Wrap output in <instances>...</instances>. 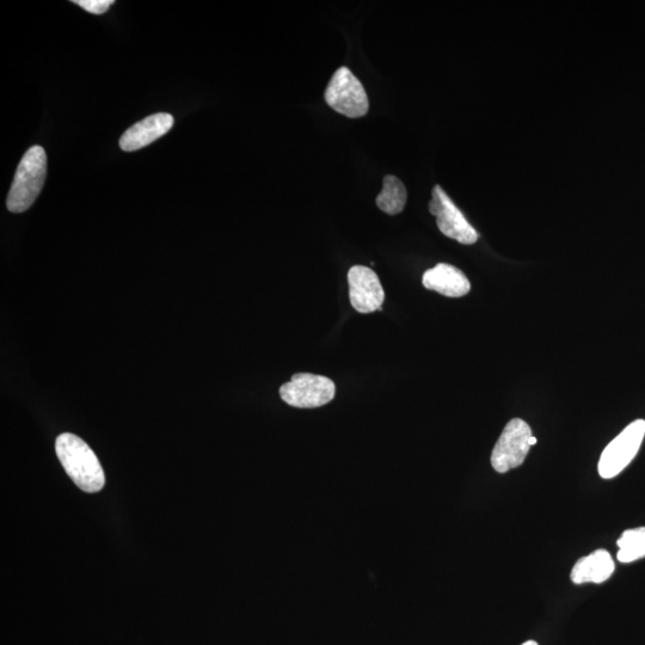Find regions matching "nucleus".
<instances>
[{"instance_id":"nucleus-2","label":"nucleus","mask_w":645,"mask_h":645,"mask_svg":"<svg viewBox=\"0 0 645 645\" xmlns=\"http://www.w3.org/2000/svg\"><path fill=\"white\" fill-rule=\"evenodd\" d=\"M47 175L46 151L33 146L18 165L6 206L12 213H23L33 206L41 193Z\"/></svg>"},{"instance_id":"nucleus-6","label":"nucleus","mask_w":645,"mask_h":645,"mask_svg":"<svg viewBox=\"0 0 645 645\" xmlns=\"http://www.w3.org/2000/svg\"><path fill=\"white\" fill-rule=\"evenodd\" d=\"M531 427L524 420L513 419L503 429L491 453V465L496 472L506 473L519 468L530 452Z\"/></svg>"},{"instance_id":"nucleus-3","label":"nucleus","mask_w":645,"mask_h":645,"mask_svg":"<svg viewBox=\"0 0 645 645\" xmlns=\"http://www.w3.org/2000/svg\"><path fill=\"white\" fill-rule=\"evenodd\" d=\"M325 102L336 113L350 119L362 118L370 109V101L364 85L353 75L348 67H340L330 79L325 90Z\"/></svg>"},{"instance_id":"nucleus-10","label":"nucleus","mask_w":645,"mask_h":645,"mask_svg":"<svg viewBox=\"0 0 645 645\" xmlns=\"http://www.w3.org/2000/svg\"><path fill=\"white\" fill-rule=\"evenodd\" d=\"M423 286L429 291L450 298L466 296L471 290V284L462 270L447 263H439L423 274Z\"/></svg>"},{"instance_id":"nucleus-9","label":"nucleus","mask_w":645,"mask_h":645,"mask_svg":"<svg viewBox=\"0 0 645 645\" xmlns=\"http://www.w3.org/2000/svg\"><path fill=\"white\" fill-rule=\"evenodd\" d=\"M174 122V118L168 113L153 114L127 129L120 139V147L126 152L144 149L167 134Z\"/></svg>"},{"instance_id":"nucleus-7","label":"nucleus","mask_w":645,"mask_h":645,"mask_svg":"<svg viewBox=\"0 0 645 645\" xmlns=\"http://www.w3.org/2000/svg\"><path fill=\"white\" fill-rule=\"evenodd\" d=\"M429 212L434 215L436 225L446 237L464 245L475 244L478 241L477 231L440 186L433 189Z\"/></svg>"},{"instance_id":"nucleus-16","label":"nucleus","mask_w":645,"mask_h":645,"mask_svg":"<svg viewBox=\"0 0 645 645\" xmlns=\"http://www.w3.org/2000/svg\"><path fill=\"white\" fill-rule=\"evenodd\" d=\"M522 645H538V643L534 642V641H528V642H526V643H524Z\"/></svg>"},{"instance_id":"nucleus-13","label":"nucleus","mask_w":645,"mask_h":645,"mask_svg":"<svg viewBox=\"0 0 645 645\" xmlns=\"http://www.w3.org/2000/svg\"><path fill=\"white\" fill-rule=\"evenodd\" d=\"M617 558L622 563H632L645 557V527L626 530L617 542Z\"/></svg>"},{"instance_id":"nucleus-11","label":"nucleus","mask_w":645,"mask_h":645,"mask_svg":"<svg viewBox=\"0 0 645 645\" xmlns=\"http://www.w3.org/2000/svg\"><path fill=\"white\" fill-rule=\"evenodd\" d=\"M614 569H616V565H614L610 552L600 549L579 559L571 570L570 577L575 585H583V583H597L599 585V583L610 579Z\"/></svg>"},{"instance_id":"nucleus-4","label":"nucleus","mask_w":645,"mask_h":645,"mask_svg":"<svg viewBox=\"0 0 645 645\" xmlns=\"http://www.w3.org/2000/svg\"><path fill=\"white\" fill-rule=\"evenodd\" d=\"M333 380L311 373L294 374L291 382L280 387L282 401L298 409H315L333 401Z\"/></svg>"},{"instance_id":"nucleus-14","label":"nucleus","mask_w":645,"mask_h":645,"mask_svg":"<svg viewBox=\"0 0 645 645\" xmlns=\"http://www.w3.org/2000/svg\"><path fill=\"white\" fill-rule=\"evenodd\" d=\"M73 3L94 15H103L114 4L113 0H73Z\"/></svg>"},{"instance_id":"nucleus-8","label":"nucleus","mask_w":645,"mask_h":645,"mask_svg":"<svg viewBox=\"0 0 645 645\" xmlns=\"http://www.w3.org/2000/svg\"><path fill=\"white\" fill-rule=\"evenodd\" d=\"M349 299L360 313L382 310L385 293L378 275L364 266H354L348 272Z\"/></svg>"},{"instance_id":"nucleus-12","label":"nucleus","mask_w":645,"mask_h":645,"mask_svg":"<svg viewBox=\"0 0 645 645\" xmlns=\"http://www.w3.org/2000/svg\"><path fill=\"white\" fill-rule=\"evenodd\" d=\"M407 199V189L403 182L396 176H385L382 193L377 196L379 210L389 215H397L404 210Z\"/></svg>"},{"instance_id":"nucleus-1","label":"nucleus","mask_w":645,"mask_h":645,"mask_svg":"<svg viewBox=\"0 0 645 645\" xmlns=\"http://www.w3.org/2000/svg\"><path fill=\"white\" fill-rule=\"evenodd\" d=\"M55 452L77 487L85 493H97L104 487L106 477L94 451L79 436L65 433L55 441Z\"/></svg>"},{"instance_id":"nucleus-15","label":"nucleus","mask_w":645,"mask_h":645,"mask_svg":"<svg viewBox=\"0 0 645 645\" xmlns=\"http://www.w3.org/2000/svg\"><path fill=\"white\" fill-rule=\"evenodd\" d=\"M536 444H537V439H536V438H534V436H532V438L530 439V445H531V447H532V446H534V445H536Z\"/></svg>"},{"instance_id":"nucleus-5","label":"nucleus","mask_w":645,"mask_h":645,"mask_svg":"<svg viewBox=\"0 0 645 645\" xmlns=\"http://www.w3.org/2000/svg\"><path fill=\"white\" fill-rule=\"evenodd\" d=\"M644 436V420H636L626 427L601 453L599 475L604 479H611L623 472L640 451Z\"/></svg>"}]
</instances>
